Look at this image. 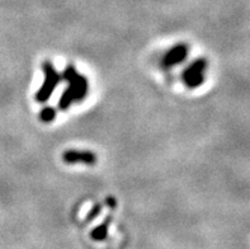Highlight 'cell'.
Masks as SVG:
<instances>
[{
    "mask_svg": "<svg viewBox=\"0 0 250 249\" xmlns=\"http://www.w3.org/2000/svg\"><path fill=\"white\" fill-rule=\"evenodd\" d=\"M63 79L69 83V87L61 97L59 106L61 110H66L74 102H80L84 99L88 91V82L74 69V67H67V69L63 71Z\"/></svg>",
    "mask_w": 250,
    "mask_h": 249,
    "instance_id": "cell-1",
    "label": "cell"
},
{
    "mask_svg": "<svg viewBox=\"0 0 250 249\" xmlns=\"http://www.w3.org/2000/svg\"><path fill=\"white\" fill-rule=\"evenodd\" d=\"M43 71H44V83L43 85L41 87V89L38 91L37 93V101L38 102H46L50 98V95L52 94V91H54V89L56 88V85L60 83L61 80V76L60 74L57 73L56 70H55L54 65L50 63H46L43 64Z\"/></svg>",
    "mask_w": 250,
    "mask_h": 249,
    "instance_id": "cell-2",
    "label": "cell"
},
{
    "mask_svg": "<svg viewBox=\"0 0 250 249\" xmlns=\"http://www.w3.org/2000/svg\"><path fill=\"white\" fill-rule=\"evenodd\" d=\"M206 70V61L197 60L188 68L183 74V79L186 84L190 88H196L203 83V71Z\"/></svg>",
    "mask_w": 250,
    "mask_h": 249,
    "instance_id": "cell-3",
    "label": "cell"
},
{
    "mask_svg": "<svg viewBox=\"0 0 250 249\" xmlns=\"http://www.w3.org/2000/svg\"><path fill=\"white\" fill-rule=\"evenodd\" d=\"M63 160L69 164H75V163H84V164H94L95 155L88 152H67L63 155Z\"/></svg>",
    "mask_w": 250,
    "mask_h": 249,
    "instance_id": "cell-4",
    "label": "cell"
},
{
    "mask_svg": "<svg viewBox=\"0 0 250 249\" xmlns=\"http://www.w3.org/2000/svg\"><path fill=\"white\" fill-rule=\"evenodd\" d=\"M188 48L187 46L184 45H178L175 46L173 50H170L168 52V55L165 56L164 59V65L165 67H173V65H177V64L182 63L183 60H186L187 57Z\"/></svg>",
    "mask_w": 250,
    "mask_h": 249,
    "instance_id": "cell-5",
    "label": "cell"
},
{
    "mask_svg": "<svg viewBox=\"0 0 250 249\" xmlns=\"http://www.w3.org/2000/svg\"><path fill=\"white\" fill-rule=\"evenodd\" d=\"M55 114H56V112H55L54 108L46 107L41 112L40 117H41V120L43 121V122H51V121L55 118Z\"/></svg>",
    "mask_w": 250,
    "mask_h": 249,
    "instance_id": "cell-6",
    "label": "cell"
}]
</instances>
